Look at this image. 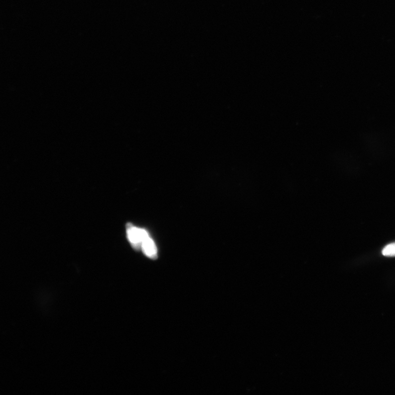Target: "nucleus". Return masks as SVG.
<instances>
[{
	"label": "nucleus",
	"instance_id": "nucleus-2",
	"mask_svg": "<svg viewBox=\"0 0 395 395\" xmlns=\"http://www.w3.org/2000/svg\"><path fill=\"white\" fill-rule=\"evenodd\" d=\"M127 233L128 240L135 250L139 251L142 247V238L140 229L131 224L127 225Z\"/></svg>",
	"mask_w": 395,
	"mask_h": 395
},
{
	"label": "nucleus",
	"instance_id": "nucleus-3",
	"mask_svg": "<svg viewBox=\"0 0 395 395\" xmlns=\"http://www.w3.org/2000/svg\"><path fill=\"white\" fill-rule=\"evenodd\" d=\"M382 253L383 256L386 257H395V243L384 248Z\"/></svg>",
	"mask_w": 395,
	"mask_h": 395
},
{
	"label": "nucleus",
	"instance_id": "nucleus-1",
	"mask_svg": "<svg viewBox=\"0 0 395 395\" xmlns=\"http://www.w3.org/2000/svg\"><path fill=\"white\" fill-rule=\"evenodd\" d=\"M142 238V248L146 256L155 259L157 258L156 248L154 243L149 237L148 233L144 230L140 229Z\"/></svg>",
	"mask_w": 395,
	"mask_h": 395
}]
</instances>
